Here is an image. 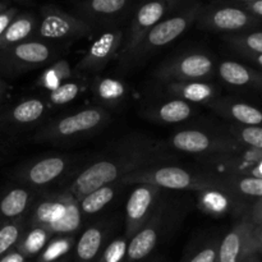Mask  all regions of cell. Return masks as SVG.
<instances>
[{"label":"cell","mask_w":262,"mask_h":262,"mask_svg":"<svg viewBox=\"0 0 262 262\" xmlns=\"http://www.w3.org/2000/svg\"><path fill=\"white\" fill-rule=\"evenodd\" d=\"M177 159L178 154L166 141L146 135H128L101 151L60 192L79 201L94 189L119 183L129 174L150 166L165 165Z\"/></svg>","instance_id":"cell-1"},{"label":"cell","mask_w":262,"mask_h":262,"mask_svg":"<svg viewBox=\"0 0 262 262\" xmlns=\"http://www.w3.org/2000/svg\"><path fill=\"white\" fill-rule=\"evenodd\" d=\"M201 9L202 4L200 2H191L179 9L177 8L164 17L158 25L154 26L140 45L129 55L119 60V63L125 68L145 63L161 49L181 37L192 25H194Z\"/></svg>","instance_id":"cell-2"},{"label":"cell","mask_w":262,"mask_h":262,"mask_svg":"<svg viewBox=\"0 0 262 262\" xmlns=\"http://www.w3.org/2000/svg\"><path fill=\"white\" fill-rule=\"evenodd\" d=\"M119 184H150L171 191L201 192L205 189H225L224 181L205 171H193L174 165H156L124 177ZM228 192V191H227Z\"/></svg>","instance_id":"cell-3"},{"label":"cell","mask_w":262,"mask_h":262,"mask_svg":"<svg viewBox=\"0 0 262 262\" xmlns=\"http://www.w3.org/2000/svg\"><path fill=\"white\" fill-rule=\"evenodd\" d=\"M82 217L78 201L69 194L58 192L36 201L26 223L27 227L48 230L53 237L74 235L81 228Z\"/></svg>","instance_id":"cell-4"},{"label":"cell","mask_w":262,"mask_h":262,"mask_svg":"<svg viewBox=\"0 0 262 262\" xmlns=\"http://www.w3.org/2000/svg\"><path fill=\"white\" fill-rule=\"evenodd\" d=\"M110 115L101 106H91L72 115L56 118L43 124L33 135L35 143L67 145L95 135L109 123Z\"/></svg>","instance_id":"cell-5"},{"label":"cell","mask_w":262,"mask_h":262,"mask_svg":"<svg viewBox=\"0 0 262 262\" xmlns=\"http://www.w3.org/2000/svg\"><path fill=\"white\" fill-rule=\"evenodd\" d=\"M166 143L176 152L189 154L197 159L235 152L243 147L229 133L204 129L178 130L168 138Z\"/></svg>","instance_id":"cell-6"},{"label":"cell","mask_w":262,"mask_h":262,"mask_svg":"<svg viewBox=\"0 0 262 262\" xmlns=\"http://www.w3.org/2000/svg\"><path fill=\"white\" fill-rule=\"evenodd\" d=\"M94 28L77 15L55 5H43L40 9L35 36L45 42L69 41L91 35Z\"/></svg>","instance_id":"cell-7"},{"label":"cell","mask_w":262,"mask_h":262,"mask_svg":"<svg viewBox=\"0 0 262 262\" xmlns=\"http://www.w3.org/2000/svg\"><path fill=\"white\" fill-rule=\"evenodd\" d=\"M55 53L51 43L31 38L0 51V71L8 76L27 73L50 63Z\"/></svg>","instance_id":"cell-8"},{"label":"cell","mask_w":262,"mask_h":262,"mask_svg":"<svg viewBox=\"0 0 262 262\" xmlns=\"http://www.w3.org/2000/svg\"><path fill=\"white\" fill-rule=\"evenodd\" d=\"M215 73L214 60L201 51H189L168 59L155 72L163 83L171 82H207Z\"/></svg>","instance_id":"cell-9"},{"label":"cell","mask_w":262,"mask_h":262,"mask_svg":"<svg viewBox=\"0 0 262 262\" xmlns=\"http://www.w3.org/2000/svg\"><path fill=\"white\" fill-rule=\"evenodd\" d=\"M182 2L183 0H146L138 5L128 27L127 35H124L119 60L129 55L140 45L148 31L169 13L176 10Z\"/></svg>","instance_id":"cell-10"},{"label":"cell","mask_w":262,"mask_h":262,"mask_svg":"<svg viewBox=\"0 0 262 262\" xmlns=\"http://www.w3.org/2000/svg\"><path fill=\"white\" fill-rule=\"evenodd\" d=\"M73 164L71 156L49 155L30 160L15 168L12 173V179L17 184L41 188L60 179Z\"/></svg>","instance_id":"cell-11"},{"label":"cell","mask_w":262,"mask_h":262,"mask_svg":"<svg viewBox=\"0 0 262 262\" xmlns=\"http://www.w3.org/2000/svg\"><path fill=\"white\" fill-rule=\"evenodd\" d=\"M196 23L202 30L230 35L253 27L258 23V18L239 5L219 4L202 7Z\"/></svg>","instance_id":"cell-12"},{"label":"cell","mask_w":262,"mask_h":262,"mask_svg":"<svg viewBox=\"0 0 262 262\" xmlns=\"http://www.w3.org/2000/svg\"><path fill=\"white\" fill-rule=\"evenodd\" d=\"M165 204V201L159 202L147 223L128 241L125 262H142L154 252L169 223Z\"/></svg>","instance_id":"cell-13"},{"label":"cell","mask_w":262,"mask_h":262,"mask_svg":"<svg viewBox=\"0 0 262 262\" xmlns=\"http://www.w3.org/2000/svg\"><path fill=\"white\" fill-rule=\"evenodd\" d=\"M260 250L256 225L245 216L219 243L216 262H242Z\"/></svg>","instance_id":"cell-14"},{"label":"cell","mask_w":262,"mask_h":262,"mask_svg":"<svg viewBox=\"0 0 262 262\" xmlns=\"http://www.w3.org/2000/svg\"><path fill=\"white\" fill-rule=\"evenodd\" d=\"M163 189L150 184H137L125 206V235L130 239L147 223L161 201Z\"/></svg>","instance_id":"cell-15"},{"label":"cell","mask_w":262,"mask_h":262,"mask_svg":"<svg viewBox=\"0 0 262 262\" xmlns=\"http://www.w3.org/2000/svg\"><path fill=\"white\" fill-rule=\"evenodd\" d=\"M124 31L120 28H109L97 36L96 40L89 46L84 55L78 61L76 71L83 73H99L115 54L122 49L124 41Z\"/></svg>","instance_id":"cell-16"},{"label":"cell","mask_w":262,"mask_h":262,"mask_svg":"<svg viewBox=\"0 0 262 262\" xmlns=\"http://www.w3.org/2000/svg\"><path fill=\"white\" fill-rule=\"evenodd\" d=\"M48 106L38 97H28L0 113V132L13 133L38 124L45 117Z\"/></svg>","instance_id":"cell-17"},{"label":"cell","mask_w":262,"mask_h":262,"mask_svg":"<svg viewBox=\"0 0 262 262\" xmlns=\"http://www.w3.org/2000/svg\"><path fill=\"white\" fill-rule=\"evenodd\" d=\"M130 4L132 0H82L77 5V17L92 28L97 25H112L128 12Z\"/></svg>","instance_id":"cell-18"},{"label":"cell","mask_w":262,"mask_h":262,"mask_svg":"<svg viewBox=\"0 0 262 262\" xmlns=\"http://www.w3.org/2000/svg\"><path fill=\"white\" fill-rule=\"evenodd\" d=\"M36 202V191L30 187L15 184L0 193V225L25 217Z\"/></svg>","instance_id":"cell-19"},{"label":"cell","mask_w":262,"mask_h":262,"mask_svg":"<svg viewBox=\"0 0 262 262\" xmlns=\"http://www.w3.org/2000/svg\"><path fill=\"white\" fill-rule=\"evenodd\" d=\"M196 193L197 207L211 216H225L242 207V197L223 189H205Z\"/></svg>","instance_id":"cell-20"},{"label":"cell","mask_w":262,"mask_h":262,"mask_svg":"<svg viewBox=\"0 0 262 262\" xmlns=\"http://www.w3.org/2000/svg\"><path fill=\"white\" fill-rule=\"evenodd\" d=\"M194 107L189 102L173 97L170 100L150 106L143 112L148 120L159 124H177L186 122L193 115Z\"/></svg>","instance_id":"cell-21"},{"label":"cell","mask_w":262,"mask_h":262,"mask_svg":"<svg viewBox=\"0 0 262 262\" xmlns=\"http://www.w3.org/2000/svg\"><path fill=\"white\" fill-rule=\"evenodd\" d=\"M217 114L223 115L227 119L233 120L239 125H261L262 112L257 107L245 102L232 101V100H212L207 104Z\"/></svg>","instance_id":"cell-22"},{"label":"cell","mask_w":262,"mask_h":262,"mask_svg":"<svg viewBox=\"0 0 262 262\" xmlns=\"http://www.w3.org/2000/svg\"><path fill=\"white\" fill-rule=\"evenodd\" d=\"M106 238V225L102 223L87 228L76 243L74 262H96Z\"/></svg>","instance_id":"cell-23"},{"label":"cell","mask_w":262,"mask_h":262,"mask_svg":"<svg viewBox=\"0 0 262 262\" xmlns=\"http://www.w3.org/2000/svg\"><path fill=\"white\" fill-rule=\"evenodd\" d=\"M166 91L173 97L189 104H209L216 99L217 89L209 82H171L166 83Z\"/></svg>","instance_id":"cell-24"},{"label":"cell","mask_w":262,"mask_h":262,"mask_svg":"<svg viewBox=\"0 0 262 262\" xmlns=\"http://www.w3.org/2000/svg\"><path fill=\"white\" fill-rule=\"evenodd\" d=\"M37 18L32 13H18L7 30L0 36V51L35 38Z\"/></svg>","instance_id":"cell-25"},{"label":"cell","mask_w":262,"mask_h":262,"mask_svg":"<svg viewBox=\"0 0 262 262\" xmlns=\"http://www.w3.org/2000/svg\"><path fill=\"white\" fill-rule=\"evenodd\" d=\"M217 73L225 83L232 84V86L243 87L262 84V77L260 74L237 61H222L217 67Z\"/></svg>","instance_id":"cell-26"},{"label":"cell","mask_w":262,"mask_h":262,"mask_svg":"<svg viewBox=\"0 0 262 262\" xmlns=\"http://www.w3.org/2000/svg\"><path fill=\"white\" fill-rule=\"evenodd\" d=\"M94 96L101 107H117L124 102L127 87L120 79L104 77L94 83Z\"/></svg>","instance_id":"cell-27"},{"label":"cell","mask_w":262,"mask_h":262,"mask_svg":"<svg viewBox=\"0 0 262 262\" xmlns=\"http://www.w3.org/2000/svg\"><path fill=\"white\" fill-rule=\"evenodd\" d=\"M51 238L53 235L42 228L26 227L25 232L15 245V250L19 251L26 258L35 257L42 252Z\"/></svg>","instance_id":"cell-28"},{"label":"cell","mask_w":262,"mask_h":262,"mask_svg":"<svg viewBox=\"0 0 262 262\" xmlns=\"http://www.w3.org/2000/svg\"><path fill=\"white\" fill-rule=\"evenodd\" d=\"M72 76H73V69H72L69 61L66 59H59V60L51 63L48 68L43 69L36 83L40 89L50 92L60 84L68 82Z\"/></svg>","instance_id":"cell-29"},{"label":"cell","mask_w":262,"mask_h":262,"mask_svg":"<svg viewBox=\"0 0 262 262\" xmlns=\"http://www.w3.org/2000/svg\"><path fill=\"white\" fill-rule=\"evenodd\" d=\"M117 184L118 183L106 184L82 197L78 201L82 215L83 216L95 215L101 211L105 206H107L117 193Z\"/></svg>","instance_id":"cell-30"},{"label":"cell","mask_w":262,"mask_h":262,"mask_svg":"<svg viewBox=\"0 0 262 262\" xmlns=\"http://www.w3.org/2000/svg\"><path fill=\"white\" fill-rule=\"evenodd\" d=\"M225 189L238 197H256L262 199V179L251 176L230 177L223 179Z\"/></svg>","instance_id":"cell-31"},{"label":"cell","mask_w":262,"mask_h":262,"mask_svg":"<svg viewBox=\"0 0 262 262\" xmlns=\"http://www.w3.org/2000/svg\"><path fill=\"white\" fill-rule=\"evenodd\" d=\"M76 246L74 235H56L53 237L42 252L38 255L37 262H56L67 257Z\"/></svg>","instance_id":"cell-32"},{"label":"cell","mask_w":262,"mask_h":262,"mask_svg":"<svg viewBox=\"0 0 262 262\" xmlns=\"http://www.w3.org/2000/svg\"><path fill=\"white\" fill-rule=\"evenodd\" d=\"M26 227H27L26 216L0 225V258L15 247Z\"/></svg>","instance_id":"cell-33"},{"label":"cell","mask_w":262,"mask_h":262,"mask_svg":"<svg viewBox=\"0 0 262 262\" xmlns=\"http://www.w3.org/2000/svg\"><path fill=\"white\" fill-rule=\"evenodd\" d=\"M225 40L247 56L262 54V32L230 33L225 36Z\"/></svg>","instance_id":"cell-34"},{"label":"cell","mask_w":262,"mask_h":262,"mask_svg":"<svg viewBox=\"0 0 262 262\" xmlns=\"http://www.w3.org/2000/svg\"><path fill=\"white\" fill-rule=\"evenodd\" d=\"M229 133L239 145L245 147L262 151V127L261 125H239L229 127Z\"/></svg>","instance_id":"cell-35"},{"label":"cell","mask_w":262,"mask_h":262,"mask_svg":"<svg viewBox=\"0 0 262 262\" xmlns=\"http://www.w3.org/2000/svg\"><path fill=\"white\" fill-rule=\"evenodd\" d=\"M82 89L77 82H66L49 92V101L53 105H64L72 102L79 94Z\"/></svg>","instance_id":"cell-36"},{"label":"cell","mask_w":262,"mask_h":262,"mask_svg":"<svg viewBox=\"0 0 262 262\" xmlns=\"http://www.w3.org/2000/svg\"><path fill=\"white\" fill-rule=\"evenodd\" d=\"M128 239L125 237L115 238L102 250L97 262H125Z\"/></svg>","instance_id":"cell-37"},{"label":"cell","mask_w":262,"mask_h":262,"mask_svg":"<svg viewBox=\"0 0 262 262\" xmlns=\"http://www.w3.org/2000/svg\"><path fill=\"white\" fill-rule=\"evenodd\" d=\"M219 241L212 239L204 243L200 248L191 253L183 262H216Z\"/></svg>","instance_id":"cell-38"},{"label":"cell","mask_w":262,"mask_h":262,"mask_svg":"<svg viewBox=\"0 0 262 262\" xmlns=\"http://www.w3.org/2000/svg\"><path fill=\"white\" fill-rule=\"evenodd\" d=\"M18 14L17 8H7L5 10L0 12V36L4 33V31L7 30L8 26L10 25L13 19L15 18V15Z\"/></svg>","instance_id":"cell-39"},{"label":"cell","mask_w":262,"mask_h":262,"mask_svg":"<svg viewBox=\"0 0 262 262\" xmlns=\"http://www.w3.org/2000/svg\"><path fill=\"white\" fill-rule=\"evenodd\" d=\"M247 217L255 225L261 224L262 223V199H258L257 201L253 204V206L251 207L250 214L247 215Z\"/></svg>","instance_id":"cell-40"},{"label":"cell","mask_w":262,"mask_h":262,"mask_svg":"<svg viewBox=\"0 0 262 262\" xmlns=\"http://www.w3.org/2000/svg\"><path fill=\"white\" fill-rule=\"evenodd\" d=\"M0 262H27V258L19 252V251L15 250V247L13 250H10L9 252L5 256H3L0 258Z\"/></svg>","instance_id":"cell-41"},{"label":"cell","mask_w":262,"mask_h":262,"mask_svg":"<svg viewBox=\"0 0 262 262\" xmlns=\"http://www.w3.org/2000/svg\"><path fill=\"white\" fill-rule=\"evenodd\" d=\"M238 5L242 7L245 10H247V12L251 13L252 15H255L256 18H262V0L261 2L248 3V4H238Z\"/></svg>","instance_id":"cell-42"},{"label":"cell","mask_w":262,"mask_h":262,"mask_svg":"<svg viewBox=\"0 0 262 262\" xmlns=\"http://www.w3.org/2000/svg\"><path fill=\"white\" fill-rule=\"evenodd\" d=\"M8 89H9V86H8L7 82L3 81V79L0 78V104H2V102L4 101L5 96H7Z\"/></svg>","instance_id":"cell-43"},{"label":"cell","mask_w":262,"mask_h":262,"mask_svg":"<svg viewBox=\"0 0 262 262\" xmlns=\"http://www.w3.org/2000/svg\"><path fill=\"white\" fill-rule=\"evenodd\" d=\"M251 177H256V178H261L262 179V161L255 165L252 168V170L250 171Z\"/></svg>","instance_id":"cell-44"},{"label":"cell","mask_w":262,"mask_h":262,"mask_svg":"<svg viewBox=\"0 0 262 262\" xmlns=\"http://www.w3.org/2000/svg\"><path fill=\"white\" fill-rule=\"evenodd\" d=\"M256 234H257L258 245H260V248H262V223L261 224L256 225Z\"/></svg>","instance_id":"cell-45"},{"label":"cell","mask_w":262,"mask_h":262,"mask_svg":"<svg viewBox=\"0 0 262 262\" xmlns=\"http://www.w3.org/2000/svg\"><path fill=\"white\" fill-rule=\"evenodd\" d=\"M248 58L252 59V60H255L258 66L262 67V54H258V55H248Z\"/></svg>","instance_id":"cell-46"},{"label":"cell","mask_w":262,"mask_h":262,"mask_svg":"<svg viewBox=\"0 0 262 262\" xmlns=\"http://www.w3.org/2000/svg\"><path fill=\"white\" fill-rule=\"evenodd\" d=\"M242 262H258V260L257 257H256V255H250L247 256V257H246Z\"/></svg>","instance_id":"cell-47"},{"label":"cell","mask_w":262,"mask_h":262,"mask_svg":"<svg viewBox=\"0 0 262 262\" xmlns=\"http://www.w3.org/2000/svg\"><path fill=\"white\" fill-rule=\"evenodd\" d=\"M232 2L238 3V4H248V3H256L261 2V0H232Z\"/></svg>","instance_id":"cell-48"},{"label":"cell","mask_w":262,"mask_h":262,"mask_svg":"<svg viewBox=\"0 0 262 262\" xmlns=\"http://www.w3.org/2000/svg\"><path fill=\"white\" fill-rule=\"evenodd\" d=\"M8 8V5L5 4V3H2L0 2V12H3V10H5Z\"/></svg>","instance_id":"cell-49"},{"label":"cell","mask_w":262,"mask_h":262,"mask_svg":"<svg viewBox=\"0 0 262 262\" xmlns=\"http://www.w3.org/2000/svg\"><path fill=\"white\" fill-rule=\"evenodd\" d=\"M3 156H4V150H3L2 147H0V160L3 159Z\"/></svg>","instance_id":"cell-50"},{"label":"cell","mask_w":262,"mask_h":262,"mask_svg":"<svg viewBox=\"0 0 262 262\" xmlns=\"http://www.w3.org/2000/svg\"><path fill=\"white\" fill-rule=\"evenodd\" d=\"M56 262H67V258H63V260H60V261H56Z\"/></svg>","instance_id":"cell-51"},{"label":"cell","mask_w":262,"mask_h":262,"mask_svg":"<svg viewBox=\"0 0 262 262\" xmlns=\"http://www.w3.org/2000/svg\"><path fill=\"white\" fill-rule=\"evenodd\" d=\"M19 2H22V0H19Z\"/></svg>","instance_id":"cell-52"}]
</instances>
